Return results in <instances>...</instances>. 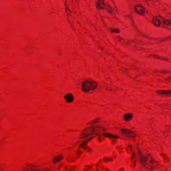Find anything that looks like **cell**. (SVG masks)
Returning a JSON list of instances; mask_svg holds the SVG:
<instances>
[{
  "mask_svg": "<svg viewBox=\"0 0 171 171\" xmlns=\"http://www.w3.org/2000/svg\"><path fill=\"white\" fill-rule=\"evenodd\" d=\"M140 158L141 163L147 170H152L157 167L158 165L157 163L153 159V158L150 155L145 156L143 155L142 153H140Z\"/></svg>",
  "mask_w": 171,
  "mask_h": 171,
  "instance_id": "6da1fadb",
  "label": "cell"
},
{
  "mask_svg": "<svg viewBox=\"0 0 171 171\" xmlns=\"http://www.w3.org/2000/svg\"><path fill=\"white\" fill-rule=\"evenodd\" d=\"M97 87V83L91 80H85L82 84V89L85 92L96 89Z\"/></svg>",
  "mask_w": 171,
  "mask_h": 171,
  "instance_id": "7a4b0ae2",
  "label": "cell"
},
{
  "mask_svg": "<svg viewBox=\"0 0 171 171\" xmlns=\"http://www.w3.org/2000/svg\"><path fill=\"white\" fill-rule=\"evenodd\" d=\"M98 129L95 127H90L85 129L82 133V138H85L91 136L94 133L96 132Z\"/></svg>",
  "mask_w": 171,
  "mask_h": 171,
  "instance_id": "3957f363",
  "label": "cell"
},
{
  "mask_svg": "<svg viewBox=\"0 0 171 171\" xmlns=\"http://www.w3.org/2000/svg\"><path fill=\"white\" fill-rule=\"evenodd\" d=\"M121 133L124 136L130 139H135L136 138V134L131 131L127 129H122Z\"/></svg>",
  "mask_w": 171,
  "mask_h": 171,
  "instance_id": "277c9868",
  "label": "cell"
},
{
  "mask_svg": "<svg viewBox=\"0 0 171 171\" xmlns=\"http://www.w3.org/2000/svg\"><path fill=\"white\" fill-rule=\"evenodd\" d=\"M135 10L138 14L140 15H143L145 14V9L142 6L139 5L135 6Z\"/></svg>",
  "mask_w": 171,
  "mask_h": 171,
  "instance_id": "5b68a950",
  "label": "cell"
},
{
  "mask_svg": "<svg viewBox=\"0 0 171 171\" xmlns=\"http://www.w3.org/2000/svg\"><path fill=\"white\" fill-rule=\"evenodd\" d=\"M158 94L163 96H171V90H160L156 91Z\"/></svg>",
  "mask_w": 171,
  "mask_h": 171,
  "instance_id": "8992f818",
  "label": "cell"
},
{
  "mask_svg": "<svg viewBox=\"0 0 171 171\" xmlns=\"http://www.w3.org/2000/svg\"><path fill=\"white\" fill-rule=\"evenodd\" d=\"M97 8L98 9H104L105 8V0H98L97 3Z\"/></svg>",
  "mask_w": 171,
  "mask_h": 171,
  "instance_id": "52a82bcc",
  "label": "cell"
},
{
  "mask_svg": "<svg viewBox=\"0 0 171 171\" xmlns=\"http://www.w3.org/2000/svg\"><path fill=\"white\" fill-rule=\"evenodd\" d=\"M64 98H65V101L68 103H71L74 101V96L71 94H66Z\"/></svg>",
  "mask_w": 171,
  "mask_h": 171,
  "instance_id": "ba28073f",
  "label": "cell"
},
{
  "mask_svg": "<svg viewBox=\"0 0 171 171\" xmlns=\"http://www.w3.org/2000/svg\"><path fill=\"white\" fill-rule=\"evenodd\" d=\"M133 115L131 113H126L125 115H124L123 118L124 120L126 121H130L133 118Z\"/></svg>",
  "mask_w": 171,
  "mask_h": 171,
  "instance_id": "9c48e42d",
  "label": "cell"
},
{
  "mask_svg": "<svg viewBox=\"0 0 171 171\" xmlns=\"http://www.w3.org/2000/svg\"><path fill=\"white\" fill-rule=\"evenodd\" d=\"M63 158V156L61 155H59L55 156V157L53 158V162L55 164H56L57 163L59 162L60 161L62 160Z\"/></svg>",
  "mask_w": 171,
  "mask_h": 171,
  "instance_id": "30bf717a",
  "label": "cell"
},
{
  "mask_svg": "<svg viewBox=\"0 0 171 171\" xmlns=\"http://www.w3.org/2000/svg\"><path fill=\"white\" fill-rule=\"evenodd\" d=\"M153 23L156 26L159 27L161 25L160 20L159 19V18H157L156 17H154L153 19Z\"/></svg>",
  "mask_w": 171,
  "mask_h": 171,
  "instance_id": "8fae6325",
  "label": "cell"
},
{
  "mask_svg": "<svg viewBox=\"0 0 171 171\" xmlns=\"http://www.w3.org/2000/svg\"><path fill=\"white\" fill-rule=\"evenodd\" d=\"M154 58H155L159 59H161V60H168L167 58H166L165 57H163L159 56L156 55H151Z\"/></svg>",
  "mask_w": 171,
  "mask_h": 171,
  "instance_id": "7c38bea8",
  "label": "cell"
},
{
  "mask_svg": "<svg viewBox=\"0 0 171 171\" xmlns=\"http://www.w3.org/2000/svg\"><path fill=\"white\" fill-rule=\"evenodd\" d=\"M163 23L167 25H170L171 24V20H169L164 19L163 20Z\"/></svg>",
  "mask_w": 171,
  "mask_h": 171,
  "instance_id": "4fadbf2b",
  "label": "cell"
},
{
  "mask_svg": "<svg viewBox=\"0 0 171 171\" xmlns=\"http://www.w3.org/2000/svg\"><path fill=\"white\" fill-rule=\"evenodd\" d=\"M105 136H106V137H110V138H117L118 137H116V136H114V135H113V134H105Z\"/></svg>",
  "mask_w": 171,
  "mask_h": 171,
  "instance_id": "5bb4252c",
  "label": "cell"
},
{
  "mask_svg": "<svg viewBox=\"0 0 171 171\" xmlns=\"http://www.w3.org/2000/svg\"><path fill=\"white\" fill-rule=\"evenodd\" d=\"M111 31L116 33H119L120 32V30L118 29H111Z\"/></svg>",
  "mask_w": 171,
  "mask_h": 171,
  "instance_id": "9a60e30c",
  "label": "cell"
}]
</instances>
